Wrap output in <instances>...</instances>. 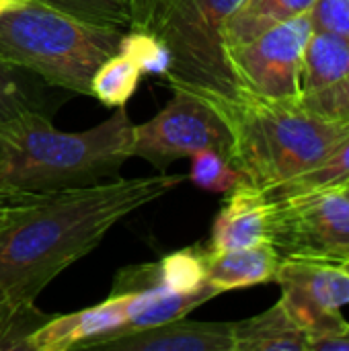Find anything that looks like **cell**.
Wrapping results in <instances>:
<instances>
[{"label":"cell","mask_w":349,"mask_h":351,"mask_svg":"<svg viewBox=\"0 0 349 351\" xmlns=\"http://www.w3.org/2000/svg\"><path fill=\"white\" fill-rule=\"evenodd\" d=\"M311 31L304 12L247 43L226 47V60L239 90L263 99H300L302 51Z\"/></svg>","instance_id":"cell-8"},{"label":"cell","mask_w":349,"mask_h":351,"mask_svg":"<svg viewBox=\"0 0 349 351\" xmlns=\"http://www.w3.org/2000/svg\"><path fill=\"white\" fill-rule=\"evenodd\" d=\"M274 282L282 288V300L302 329L315 317L349 304V269L339 261L282 259Z\"/></svg>","instance_id":"cell-9"},{"label":"cell","mask_w":349,"mask_h":351,"mask_svg":"<svg viewBox=\"0 0 349 351\" xmlns=\"http://www.w3.org/2000/svg\"><path fill=\"white\" fill-rule=\"evenodd\" d=\"M234 323H202L177 319L140 329L105 343L113 351H234Z\"/></svg>","instance_id":"cell-11"},{"label":"cell","mask_w":349,"mask_h":351,"mask_svg":"<svg viewBox=\"0 0 349 351\" xmlns=\"http://www.w3.org/2000/svg\"><path fill=\"white\" fill-rule=\"evenodd\" d=\"M210 105L230 130V162L259 189L309 171L349 132L348 123L315 113L302 99H263L239 90L234 99Z\"/></svg>","instance_id":"cell-3"},{"label":"cell","mask_w":349,"mask_h":351,"mask_svg":"<svg viewBox=\"0 0 349 351\" xmlns=\"http://www.w3.org/2000/svg\"><path fill=\"white\" fill-rule=\"evenodd\" d=\"M27 2H31V0H0V12L10 10V8H19Z\"/></svg>","instance_id":"cell-25"},{"label":"cell","mask_w":349,"mask_h":351,"mask_svg":"<svg viewBox=\"0 0 349 351\" xmlns=\"http://www.w3.org/2000/svg\"><path fill=\"white\" fill-rule=\"evenodd\" d=\"M267 222L269 202L263 191L247 181H241L228 191V197L214 218L212 234L204 249L208 253H222L265 243Z\"/></svg>","instance_id":"cell-10"},{"label":"cell","mask_w":349,"mask_h":351,"mask_svg":"<svg viewBox=\"0 0 349 351\" xmlns=\"http://www.w3.org/2000/svg\"><path fill=\"white\" fill-rule=\"evenodd\" d=\"M187 177L195 187L214 193H228L241 181H245L243 175L237 171V167L216 150H204L193 154L191 171Z\"/></svg>","instance_id":"cell-20"},{"label":"cell","mask_w":349,"mask_h":351,"mask_svg":"<svg viewBox=\"0 0 349 351\" xmlns=\"http://www.w3.org/2000/svg\"><path fill=\"white\" fill-rule=\"evenodd\" d=\"M280 261L282 259L269 241L222 253L206 251V284L218 296L230 290L267 284L274 282Z\"/></svg>","instance_id":"cell-12"},{"label":"cell","mask_w":349,"mask_h":351,"mask_svg":"<svg viewBox=\"0 0 349 351\" xmlns=\"http://www.w3.org/2000/svg\"><path fill=\"white\" fill-rule=\"evenodd\" d=\"M341 263H344V265H346V267H348V269H349V259H346V261H341Z\"/></svg>","instance_id":"cell-27"},{"label":"cell","mask_w":349,"mask_h":351,"mask_svg":"<svg viewBox=\"0 0 349 351\" xmlns=\"http://www.w3.org/2000/svg\"><path fill=\"white\" fill-rule=\"evenodd\" d=\"M341 191H344V193H346V195H348V197H349V185H346V187H341Z\"/></svg>","instance_id":"cell-26"},{"label":"cell","mask_w":349,"mask_h":351,"mask_svg":"<svg viewBox=\"0 0 349 351\" xmlns=\"http://www.w3.org/2000/svg\"><path fill=\"white\" fill-rule=\"evenodd\" d=\"M187 181L183 173H158L45 191L0 228V288L19 302H35L51 280L95 251L123 218Z\"/></svg>","instance_id":"cell-1"},{"label":"cell","mask_w":349,"mask_h":351,"mask_svg":"<svg viewBox=\"0 0 349 351\" xmlns=\"http://www.w3.org/2000/svg\"><path fill=\"white\" fill-rule=\"evenodd\" d=\"M346 76H349V41L327 31H311L302 51V95L329 88Z\"/></svg>","instance_id":"cell-15"},{"label":"cell","mask_w":349,"mask_h":351,"mask_svg":"<svg viewBox=\"0 0 349 351\" xmlns=\"http://www.w3.org/2000/svg\"><path fill=\"white\" fill-rule=\"evenodd\" d=\"M35 111H43V107L21 68L0 60V134Z\"/></svg>","instance_id":"cell-19"},{"label":"cell","mask_w":349,"mask_h":351,"mask_svg":"<svg viewBox=\"0 0 349 351\" xmlns=\"http://www.w3.org/2000/svg\"><path fill=\"white\" fill-rule=\"evenodd\" d=\"M349 183V132L309 171L276 185L261 189L267 202H278L294 195L341 189Z\"/></svg>","instance_id":"cell-16"},{"label":"cell","mask_w":349,"mask_h":351,"mask_svg":"<svg viewBox=\"0 0 349 351\" xmlns=\"http://www.w3.org/2000/svg\"><path fill=\"white\" fill-rule=\"evenodd\" d=\"M234 351H306V331L280 298L265 313L232 327Z\"/></svg>","instance_id":"cell-13"},{"label":"cell","mask_w":349,"mask_h":351,"mask_svg":"<svg viewBox=\"0 0 349 351\" xmlns=\"http://www.w3.org/2000/svg\"><path fill=\"white\" fill-rule=\"evenodd\" d=\"M49 317L35 302H19L0 288V351L23 350L25 339Z\"/></svg>","instance_id":"cell-18"},{"label":"cell","mask_w":349,"mask_h":351,"mask_svg":"<svg viewBox=\"0 0 349 351\" xmlns=\"http://www.w3.org/2000/svg\"><path fill=\"white\" fill-rule=\"evenodd\" d=\"M45 191H10L0 189V228L8 224L16 214L31 208Z\"/></svg>","instance_id":"cell-24"},{"label":"cell","mask_w":349,"mask_h":351,"mask_svg":"<svg viewBox=\"0 0 349 351\" xmlns=\"http://www.w3.org/2000/svg\"><path fill=\"white\" fill-rule=\"evenodd\" d=\"M241 0H128L130 31L158 41L171 56L165 80L208 103L239 95L222 25Z\"/></svg>","instance_id":"cell-5"},{"label":"cell","mask_w":349,"mask_h":351,"mask_svg":"<svg viewBox=\"0 0 349 351\" xmlns=\"http://www.w3.org/2000/svg\"><path fill=\"white\" fill-rule=\"evenodd\" d=\"M348 185H349V183H348Z\"/></svg>","instance_id":"cell-28"},{"label":"cell","mask_w":349,"mask_h":351,"mask_svg":"<svg viewBox=\"0 0 349 351\" xmlns=\"http://www.w3.org/2000/svg\"><path fill=\"white\" fill-rule=\"evenodd\" d=\"M306 14L313 31H327L349 41V0H315Z\"/></svg>","instance_id":"cell-23"},{"label":"cell","mask_w":349,"mask_h":351,"mask_svg":"<svg viewBox=\"0 0 349 351\" xmlns=\"http://www.w3.org/2000/svg\"><path fill=\"white\" fill-rule=\"evenodd\" d=\"M300 99L315 113H319L331 121L349 125V76L335 82L329 88H323V90H317L311 95H302Z\"/></svg>","instance_id":"cell-22"},{"label":"cell","mask_w":349,"mask_h":351,"mask_svg":"<svg viewBox=\"0 0 349 351\" xmlns=\"http://www.w3.org/2000/svg\"><path fill=\"white\" fill-rule=\"evenodd\" d=\"M315 0H241L222 25L224 49L247 43L263 31L309 12Z\"/></svg>","instance_id":"cell-14"},{"label":"cell","mask_w":349,"mask_h":351,"mask_svg":"<svg viewBox=\"0 0 349 351\" xmlns=\"http://www.w3.org/2000/svg\"><path fill=\"white\" fill-rule=\"evenodd\" d=\"M267 241L280 259H349V197L341 189L269 202Z\"/></svg>","instance_id":"cell-6"},{"label":"cell","mask_w":349,"mask_h":351,"mask_svg":"<svg viewBox=\"0 0 349 351\" xmlns=\"http://www.w3.org/2000/svg\"><path fill=\"white\" fill-rule=\"evenodd\" d=\"M125 31L62 8L31 0L0 12V60L49 86L88 95L97 68L115 56Z\"/></svg>","instance_id":"cell-4"},{"label":"cell","mask_w":349,"mask_h":351,"mask_svg":"<svg viewBox=\"0 0 349 351\" xmlns=\"http://www.w3.org/2000/svg\"><path fill=\"white\" fill-rule=\"evenodd\" d=\"M306 351L349 350V323L341 311L315 317L306 327Z\"/></svg>","instance_id":"cell-21"},{"label":"cell","mask_w":349,"mask_h":351,"mask_svg":"<svg viewBox=\"0 0 349 351\" xmlns=\"http://www.w3.org/2000/svg\"><path fill=\"white\" fill-rule=\"evenodd\" d=\"M140 78L142 68L136 58L119 49L97 68L91 82V97L99 99L107 107H121L136 93Z\"/></svg>","instance_id":"cell-17"},{"label":"cell","mask_w":349,"mask_h":351,"mask_svg":"<svg viewBox=\"0 0 349 351\" xmlns=\"http://www.w3.org/2000/svg\"><path fill=\"white\" fill-rule=\"evenodd\" d=\"M232 136L222 115L202 97L173 88L171 101L152 119L134 125V156L158 173L204 150H216L230 160Z\"/></svg>","instance_id":"cell-7"},{"label":"cell","mask_w":349,"mask_h":351,"mask_svg":"<svg viewBox=\"0 0 349 351\" xmlns=\"http://www.w3.org/2000/svg\"><path fill=\"white\" fill-rule=\"evenodd\" d=\"M134 156V121L125 105L84 132H60L35 111L0 134V189L62 191L117 179Z\"/></svg>","instance_id":"cell-2"}]
</instances>
